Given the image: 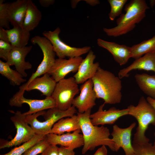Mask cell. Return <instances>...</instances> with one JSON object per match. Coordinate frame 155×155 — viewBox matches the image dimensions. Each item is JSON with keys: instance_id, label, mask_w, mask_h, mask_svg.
<instances>
[{"instance_id": "22", "label": "cell", "mask_w": 155, "mask_h": 155, "mask_svg": "<svg viewBox=\"0 0 155 155\" xmlns=\"http://www.w3.org/2000/svg\"><path fill=\"white\" fill-rule=\"evenodd\" d=\"M78 130H81L79 119L78 115H74L59 120L53 125L49 133L61 135Z\"/></svg>"}, {"instance_id": "23", "label": "cell", "mask_w": 155, "mask_h": 155, "mask_svg": "<svg viewBox=\"0 0 155 155\" xmlns=\"http://www.w3.org/2000/svg\"><path fill=\"white\" fill-rule=\"evenodd\" d=\"M9 42L14 47L26 46L30 37V32L22 27H13L5 30Z\"/></svg>"}, {"instance_id": "27", "label": "cell", "mask_w": 155, "mask_h": 155, "mask_svg": "<svg viewBox=\"0 0 155 155\" xmlns=\"http://www.w3.org/2000/svg\"><path fill=\"white\" fill-rule=\"evenodd\" d=\"M6 62L0 60V73L14 85H20L26 81L16 70L12 69Z\"/></svg>"}, {"instance_id": "8", "label": "cell", "mask_w": 155, "mask_h": 155, "mask_svg": "<svg viewBox=\"0 0 155 155\" xmlns=\"http://www.w3.org/2000/svg\"><path fill=\"white\" fill-rule=\"evenodd\" d=\"M10 119L16 129V134L10 141L5 140L4 142H1V149L20 145L30 141L36 135L32 127L29 125L26 116L20 111H17Z\"/></svg>"}, {"instance_id": "12", "label": "cell", "mask_w": 155, "mask_h": 155, "mask_svg": "<svg viewBox=\"0 0 155 155\" xmlns=\"http://www.w3.org/2000/svg\"><path fill=\"white\" fill-rule=\"evenodd\" d=\"M83 59L81 56L68 59L58 58L47 73L57 82L67 74L76 73Z\"/></svg>"}, {"instance_id": "17", "label": "cell", "mask_w": 155, "mask_h": 155, "mask_svg": "<svg viewBox=\"0 0 155 155\" xmlns=\"http://www.w3.org/2000/svg\"><path fill=\"white\" fill-rule=\"evenodd\" d=\"M97 43L110 53L115 61L120 65L126 64L131 58V47L125 45L119 44L115 42H109L98 38Z\"/></svg>"}, {"instance_id": "31", "label": "cell", "mask_w": 155, "mask_h": 155, "mask_svg": "<svg viewBox=\"0 0 155 155\" xmlns=\"http://www.w3.org/2000/svg\"><path fill=\"white\" fill-rule=\"evenodd\" d=\"M49 144L45 137L30 147L22 155H37L41 154Z\"/></svg>"}, {"instance_id": "21", "label": "cell", "mask_w": 155, "mask_h": 155, "mask_svg": "<svg viewBox=\"0 0 155 155\" xmlns=\"http://www.w3.org/2000/svg\"><path fill=\"white\" fill-rule=\"evenodd\" d=\"M57 83L48 73H46L41 77L36 78L32 80L27 86L26 91L38 90L46 97H50L54 91Z\"/></svg>"}, {"instance_id": "10", "label": "cell", "mask_w": 155, "mask_h": 155, "mask_svg": "<svg viewBox=\"0 0 155 155\" xmlns=\"http://www.w3.org/2000/svg\"><path fill=\"white\" fill-rule=\"evenodd\" d=\"M136 125V123L134 122L125 128H121L117 125L113 126L111 135L114 144V152H117L121 148L125 155H134L131 139L132 131Z\"/></svg>"}, {"instance_id": "30", "label": "cell", "mask_w": 155, "mask_h": 155, "mask_svg": "<svg viewBox=\"0 0 155 155\" xmlns=\"http://www.w3.org/2000/svg\"><path fill=\"white\" fill-rule=\"evenodd\" d=\"M134 155H155V147L149 142L139 144L132 143Z\"/></svg>"}, {"instance_id": "11", "label": "cell", "mask_w": 155, "mask_h": 155, "mask_svg": "<svg viewBox=\"0 0 155 155\" xmlns=\"http://www.w3.org/2000/svg\"><path fill=\"white\" fill-rule=\"evenodd\" d=\"M80 90V94L73 99L72 106L78 109V113H82L91 109L96 105L97 98L92 79L82 84Z\"/></svg>"}, {"instance_id": "36", "label": "cell", "mask_w": 155, "mask_h": 155, "mask_svg": "<svg viewBox=\"0 0 155 155\" xmlns=\"http://www.w3.org/2000/svg\"><path fill=\"white\" fill-rule=\"evenodd\" d=\"M93 155H108L107 150L106 146H101Z\"/></svg>"}, {"instance_id": "3", "label": "cell", "mask_w": 155, "mask_h": 155, "mask_svg": "<svg viewBox=\"0 0 155 155\" xmlns=\"http://www.w3.org/2000/svg\"><path fill=\"white\" fill-rule=\"evenodd\" d=\"M149 8L144 0L130 1L125 5V13L117 19V26L110 28H104V32L108 36L114 37L128 33L145 17L146 10Z\"/></svg>"}, {"instance_id": "43", "label": "cell", "mask_w": 155, "mask_h": 155, "mask_svg": "<svg viewBox=\"0 0 155 155\" xmlns=\"http://www.w3.org/2000/svg\"></svg>"}, {"instance_id": "24", "label": "cell", "mask_w": 155, "mask_h": 155, "mask_svg": "<svg viewBox=\"0 0 155 155\" xmlns=\"http://www.w3.org/2000/svg\"><path fill=\"white\" fill-rule=\"evenodd\" d=\"M42 18L41 11L31 0H28L22 28L29 32L38 25Z\"/></svg>"}, {"instance_id": "14", "label": "cell", "mask_w": 155, "mask_h": 155, "mask_svg": "<svg viewBox=\"0 0 155 155\" xmlns=\"http://www.w3.org/2000/svg\"><path fill=\"white\" fill-rule=\"evenodd\" d=\"M81 132V130H78L61 135L49 133L46 135L45 138L50 144L59 145L74 150L84 145L83 136Z\"/></svg>"}, {"instance_id": "41", "label": "cell", "mask_w": 155, "mask_h": 155, "mask_svg": "<svg viewBox=\"0 0 155 155\" xmlns=\"http://www.w3.org/2000/svg\"><path fill=\"white\" fill-rule=\"evenodd\" d=\"M150 2L151 7H152L155 4V0H150Z\"/></svg>"}, {"instance_id": "20", "label": "cell", "mask_w": 155, "mask_h": 155, "mask_svg": "<svg viewBox=\"0 0 155 155\" xmlns=\"http://www.w3.org/2000/svg\"><path fill=\"white\" fill-rule=\"evenodd\" d=\"M24 103L27 104L30 108L28 111L23 113L25 115L57 107L56 103L51 96L46 97L44 99L37 100L26 98L23 96L17 103L15 106L21 107Z\"/></svg>"}, {"instance_id": "4", "label": "cell", "mask_w": 155, "mask_h": 155, "mask_svg": "<svg viewBox=\"0 0 155 155\" xmlns=\"http://www.w3.org/2000/svg\"><path fill=\"white\" fill-rule=\"evenodd\" d=\"M129 115L134 117L138 123L132 143L142 144L149 142L145 132L150 124L155 125V110L143 96L140 98L137 105L131 104L127 107Z\"/></svg>"}, {"instance_id": "16", "label": "cell", "mask_w": 155, "mask_h": 155, "mask_svg": "<svg viewBox=\"0 0 155 155\" xmlns=\"http://www.w3.org/2000/svg\"><path fill=\"white\" fill-rule=\"evenodd\" d=\"M32 48V46L22 47H13L6 61L10 66L14 65L16 70L24 77L27 76L25 70L30 69L32 67V64L25 60L26 57Z\"/></svg>"}, {"instance_id": "26", "label": "cell", "mask_w": 155, "mask_h": 155, "mask_svg": "<svg viewBox=\"0 0 155 155\" xmlns=\"http://www.w3.org/2000/svg\"><path fill=\"white\" fill-rule=\"evenodd\" d=\"M131 58L138 59L148 53L155 52V35L131 47Z\"/></svg>"}, {"instance_id": "13", "label": "cell", "mask_w": 155, "mask_h": 155, "mask_svg": "<svg viewBox=\"0 0 155 155\" xmlns=\"http://www.w3.org/2000/svg\"><path fill=\"white\" fill-rule=\"evenodd\" d=\"M105 104H101L97 111L91 114L90 118L91 123L95 125H112L120 117L128 115V109H119L115 107H111L107 110H104Z\"/></svg>"}, {"instance_id": "42", "label": "cell", "mask_w": 155, "mask_h": 155, "mask_svg": "<svg viewBox=\"0 0 155 155\" xmlns=\"http://www.w3.org/2000/svg\"><path fill=\"white\" fill-rule=\"evenodd\" d=\"M154 144H153L154 146L155 147V132L154 133Z\"/></svg>"}, {"instance_id": "25", "label": "cell", "mask_w": 155, "mask_h": 155, "mask_svg": "<svg viewBox=\"0 0 155 155\" xmlns=\"http://www.w3.org/2000/svg\"><path fill=\"white\" fill-rule=\"evenodd\" d=\"M134 77L140 89L148 97L155 99V75L136 73Z\"/></svg>"}, {"instance_id": "29", "label": "cell", "mask_w": 155, "mask_h": 155, "mask_svg": "<svg viewBox=\"0 0 155 155\" xmlns=\"http://www.w3.org/2000/svg\"><path fill=\"white\" fill-rule=\"evenodd\" d=\"M127 0H108L111 6V10L108 14L109 19L113 21L117 17L122 14L123 7L127 1Z\"/></svg>"}, {"instance_id": "6", "label": "cell", "mask_w": 155, "mask_h": 155, "mask_svg": "<svg viewBox=\"0 0 155 155\" xmlns=\"http://www.w3.org/2000/svg\"><path fill=\"white\" fill-rule=\"evenodd\" d=\"M42 51L43 58L36 70L32 75L26 82L19 87V91L10 98L13 102H18L24 96L28 85L35 78L47 73L54 64L56 59V54L50 41L45 38L39 39L36 42Z\"/></svg>"}, {"instance_id": "33", "label": "cell", "mask_w": 155, "mask_h": 155, "mask_svg": "<svg viewBox=\"0 0 155 155\" xmlns=\"http://www.w3.org/2000/svg\"><path fill=\"white\" fill-rule=\"evenodd\" d=\"M13 47L9 43L0 40V57L6 61Z\"/></svg>"}, {"instance_id": "39", "label": "cell", "mask_w": 155, "mask_h": 155, "mask_svg": "<svg viewBox=\"0 0 155 155\" xmlns=\"http://www.w3.org/2000/svg\"><path fill=\"white\" fill-rule=\"evenodd\" d=\"M87 3L91 6H95L100 3V1L98 0H85Z\"/></svg>"}, {"instance_id": "37", "label": "cell", "mask_w": 155, "mask_h": 155, "mask_svg": "<svg viewBox=\"0 0 155 155\" xmlns=\"http://www.w3.org/2000/svg\"><path fill=\"white\" fill-rule=\"evenodd\" d=\"M54 0H39V2L42 6L47 7L50 5L53 4L55 2Z\"/></svg>"}, {"instance_id": "40", "label": "cell", "mask_w": 155, "mask_h": 155, "mask_svg": "<svg viewBox=\"0 0 155 155\" xmlns=\"http://www.w3.org/2000/svg\"><path fill=\"white\" fill-rule=\"evenodd\" d=\"M146 99L155 110V99L149 97H148Z\"/></svg>"}, {"instance_id": "19", "label": "cell", "mask_w": 155, "mask_h": 155, "mask_svg": "<svg viewBox=\"0 0 155 155\" xmlns=\"http://www.w3.org/2000/svg\"><path fill=\"white\" fill-rule=\"evenodd\" d=\"M28 3V0H17L9 3L8 19L13 27L22 28Z\"/></svg>"}, {"instance_id": "5", "label": "cell", "mask_w": 155, "mask_h": 155, "mask_svg": "<svg viewBox=\"0 0 155 155\" xmlns=\"http://www.w3.org/2000/svg\"><path fill=\"white\" fill-rule=\"evenodd\" d=\"M76 111V108L72 106L65 111L55 107L46 112L43 111L26 116L27 122L36 134L46 135L50 133L53 125L59 120L71 117Z\"/></svg>"}, {"instance_id": "38", "label": "cell", "mask_w": 155, "mask_h": 155, "mask_svg": "<svg viewBox=\"0 0 155 155\" xmlns=\"http://www.w3.org/2000/svg\"><path fill=\"white\" fill-rule=\"evenodd\" d=\"M0 40H2L9 43L5 31V29L1 27H0Z\"/></svg>"}, {"instance_id": "7", "label": "cell", "mask_w": 155, "mask_h": 155, "mask_svg": "<svg viewBox=\"0 0 155 155\" xmlns=\"http://www.w3.org/2000/svg\"><path fill=\"white\" fill-rule=\"evenodd\" d=\"M79 91L78 84L73 77L65 78L57 82L51 96L56 103V107L63 111L70 108Z\"/></svg>"}, {"instance_id": "34", "label": "cell", "mask_w": 155, "mask_h": 155, "mask_svg": "<svg viewBox=\"0 0 155 155\" xmlns=\"http://www.w3.org/2000/svg\"><path fill=\"white\" fill-rule=\"evenodd\" d=\"M59 148L57 145L50 144L40 155H59Z\"/></svg>"}, {"instance_id": "18", "label": "cell", "mask_w": 155, "mask_h": 155, "mask_svg": "<svg viewBox=\"0 0 155 155\" xmlns=\"http://www.w3.org/2000/svg\"><path fill=\"white\" fill-rule=\"evenodd\" d=\"M137 69L152 71L155 73V52L148 53L135 59L130 65L119 71L118 77L121 79L128 77L130 71Z\"/></svg>"}, {"instance_id": "1", "label": "cell", "mask_w": 155, "mask_h": 155, "mask_svg": "<svg viewBox=\"0 0 155 155\" xmlns=\"http://www.w3.org/2000/svg\"><path fill=\"white\" fill-rule=\"evenodd\" d=\"M91 111V109H89L82 113H77L84 139L82 154L103 145L108 146L114 152V144L112 139L109 138V129L102 125H94L90 121Z\"/></svg>"}, {"instance_id": "15", "label": "cell", "mask_w": 155, "mask_h": 155, "mask_svg": "<svg viewBox=\"0 0 155 155\" xmlns=\"http://www.w3.org/2000/svg\"><path fill=\"white\" fill-rule=\"evenodd\" d=\"M96 56L90 50L86 57L83 59L77 72L73 77L79 84H83L88 80L92 79L100 67L98 62H94Z\"/></svg>"}, {"instance_id": "2", "label": "cell", "mask_w": 155, "mask_h": 155, "mask_svg": "<svg viewBox=\"0 0 155 155\" xmlns=\"http://www.w3.org/2000/svg\"><path fill=\"white\" fill-rule=\"evenodd\" d=\"M92 80L97 98L102 99L105 104L121 102L122 84L118 76L100 67Z\"/></svg>"}, {"instance_id": "35", "label": "cell", "mask_w": 155, "mask_h": 155, "mask_svg": "<svg viewBox=\"0 0 155 155\" xmlns=\"http://www.w3.org/2000/svg\"><path fill=\"white\" fill-rule=\"evenodd\" d=\"M74 150L69 148L61 146L59 148V155H75Z\"/></svg>"}, {"instance_id": "32", "label": "cell", "mask_w": 155, "mask_h": 155, "mask_svg": "<svg viewBox=\"0 0 155 155\" xmlns=\"http://www.w3.org/2000/svg\"><path fill=\"white\" fill-rule=\"evenodd\" d=\"M3 0H0V27L9 29L8 17L7 9L9 3H4Z\"/></svg>"}, {"instance_id": "9", "label": "cell", "mask_w": 155, "mask_h": 155, "mask_svg": "<svg viewBox=\"0 0 155 155\" xmlns=\"http://www.w3.org/2000/svg\"><path fill=\"white\" fill-rule=\"evenodd\" d=\"M61 31L60 28L57 27L53 31H44L42 34L51 42L58 58L65 59L68 57L70 58L80 57L88 53L91 50L90 46L76 47L66 44L59 37Z\"/></svg>"}, {"instance_id": "28", "label": "cell", "mask_w": 155, "mask_h": 155, "mask_svg": "<svg viewBox=\"0 0 155 155\" xmlns=\"http://www.w3.org/2000/svg\"><path fill=\"white\" fill-rule=\"evenodd\" d=\"M46 135L36 134L30 141L23 144L19 146L14 147L7 153L0 155H22L31 146L44 139Z\"/></svg>"}]
</instances>
